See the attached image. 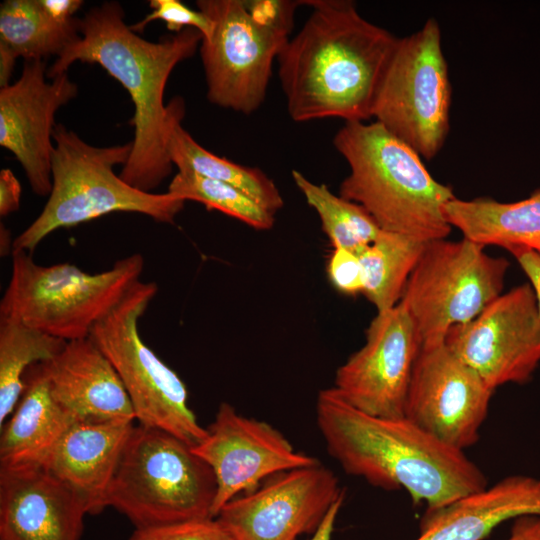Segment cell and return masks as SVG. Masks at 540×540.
I'll list each match as a JSON object with an SVG mask.
<instances>
[{
  "label": "cell",
  "mask_w": 540,
  "mask_h": 540,
  "mask_svg": "<svg viewBox=\"0 0 540 540\" xmlns=\"http://www.w3.org/2000/svg\"><path fill=\"white\" fill-rule=\"evenodd\" d=\"M312 12L277 61L295 122H366L399 38L365 19L350 0H307Z\"/></svg>",
  "instance_id": "obj_1"
},
{
  "label": "cell",
  "mask_w": 540,
  "mask_h": 540,
  "mask_svg": "<svg viewBox=\"0 0 540 540\" xmlns=\"http://www.w3.org/2000/svg\"><path fill=\"white\" fill-rule=\"evenodd\" d=\"M316 422L329 454L347 474L385 490H405L426 511L488 486L481 469L405 416L382 417L348 403L333 387L316 399Z\"/></svg>",
  "instance_id": "obj_2"
},
{
  "label": "cell",
  "mask_w": 540,
  "mask_h": 540,
  "mask_svg": "<svg viewBox=\"0 0 540 540\" xmlns=\"http://www.w3.org/2000/svg\"><path fill=\"white\" fill-rule=\"evenodd\" d=\"M77 30L79 37L57 56L47 78L66 73L76 61L96 63L127 90L134 104V136L119 176L136 189L152 192L173 167L166 149V83L176 65L194 55L202 35L187 28L159 42L147 41L125 23L116 1L90 9L77 20Z\"/></svg>",
  "instance_id": "obj_3"
},
{
  "label": "cell",
  "mask_w": 540,
  "mask_h": 540,
  "mask_svg": "<svg viewBox=\"0 0 540 540\" xmlns=\"http://www.w3.org/2000/svg\"><path fill=\"white\" fill-rule=\"evenodd\" d=\"M333 145L349 167L339 195L360 205L381 230L425 243L450 234L444 206L453 190L410 146L376 121L346 122Z\"/></svg>",
  "instance_id": "obj_4"
},
{
  "label": "cell",
  "mask_w": 540,
  "mask_h": 540,
  "mask_svg": "<svg viewBox=\"0 0 540 540\" xmlns=\"http://www.w3.org/2000/svg\"><path fill=\"white\" fill-rule=\"evenodd\" d=\"M52 189L39 216L14 240L12 252L32 253L49 234L115 212L139 213L161 223H174L185 200L166 193L145 192L113 171L131 152L125 145L95 147L62 124L53 132Z\"/></svg>",
  "instance_id": "obj_5"
},
{
  "label": "cell",
  "mask_w": 540,
  "mask_h": 540,
  "mask_svg": "<svg viewBox=\"0 0 540 540\" xmlns=\"http://www.w3.org/2000/svg\"><path fill=\"white\" fill-rule=\"evenodd\" d=\"M217 484L191 446L158 428L134 425L110 484L106 505L135 526L214 518Z\"/></svg>",
  "instance_id": "obj_6"
},
{
  "label": "cell",
  "mask_w": 540,
  "mask_h": 540,
  "mask_svg": "<svg viewBox=\"0 0 540 540\" xmlns=\"http://www.w3.org/2000/svg\"><path fill=\"white\" fill-rule=\"evenodd\" d=\"M214 23L200 56L209 101L251 114L263 103L272 67L290 39L296 8L303 1L198 0Z\"/></svg>",
  "instance_id": "obj_7"
},
{
  "label": "cell",
  "mask_w": 540,
  "mask_h": 540,
  "mask_svg": "<svg viewBox=\"0 0 540 540\" xmlns=\"http://www.w3.org/2000/svg\"><path fill=\"white\" fill-rule=\"evenodd\" d=\"M144 258L134 253L100 273L70 263L42 266L31 253L12 252L11 276L0 302V315L64 341L88 338L140 280Z\"/></svg>",
  "instance_id": "obj_8"
},
{
  "label": "cell",
  "mask_w": 540,
  "mask_h": 540,
  "mask_svg": "<svg viewBox=\"0 0 540 540\" xmlns=\"http://www.w3.org/2000/svg\"><path fill=\"white\" fill-rule=\"evenodd\" d=\"M157 291L155 282L137 281L89 337L117 371L138 424L162 429L194 447L206 437L207 428L190 409L184 382L139 332V320Z\"/></svg>",
  "instance_id": "obj_9"
},
{
  "label": "cell",
  "mask_w": 540,
  "mask_h": 540,
  "mask_svg": "<svg viewBox=\"0 0 540 540\" xmlns=\"http://www.w3.org/2000/svg\"><path fill=\"white\" fill-rule=\"evenodd\" d=\"M508 267L505 258L466 238L427 242L399 302L421 347L444 343L451 328L470 322L500 296Z\"/></svg>",
  "instance_id": "obj_10"
},
{
  "label": "cell",
  "mask_w": 540,
  "mask_h": 540,
  "mask_svg": "<svg viewBox=\"0 0 540 540\" xmlns=\"http://www.w3.org/2000/svg\"><path fill=\"white\" fill-rule=\"evenodd\" d=\"M451 83L439 23L429 18L399 38L377 91L372 117L423 159L434 158L450 129Z\"/></svg>",
  "instance_id": "obj_11"
},
{
  "label": "cell",
  "mask_w": 540,
  "mask_h": 540,
  "mask_svg": "<svg viewBox=\"0 0 540 540\" xmlns=\"http://www.w3.org/2000/svg\"><path fill=\"white\" fill-rule=\"evenodd\" d=\"M444 343L492 390L529 381L540 364V316L532 286L502 293L473 320L451 328Z\"/></svg>",
  "instance_id": "obj_12"
},
{
  "label": "cell",
  "mask_w": 540,
  "mask_h": 540,
  "mask_svg": "<svg viewBox=\"0 0 540 540\" xmlns=\"http://www.w3.org/2000/svg\"><path fill=\"white\" fill-rule=\"evenodd\" d=\"M343 496L337 476L318 462L270 476L226 503L215 518L233 540H296L314 534Z\"/></svg>",
  "instance_id": "obj_13"
},
{
  "label": "cell",
  "mask_w": 540,
  "mask_h": 540,
  "mask_svg": "<svg viewBox=\"0 0 540 540\" xmlns=\"http://www.w3.org/2000/svg\"><path fill=\"white\" fill-rule=\"evenodd\" d=\"M493 392L445 343L421 347L404 416L441 442L464 451L479 440Z\"/></svg>",
  "instance_id": "obj_14"
},
{
  "label": "cell",
  "mask_w": 540,
  "mask_h": 540,
  "mask_svg": "<svg viewBox=\"0 0 540 540\" xmlns=\"http://www.w3.org/2000/svg\"><path fill=\"white\" fill-rule=\"evenodd\" d=\"M420 349L417 329L401 303L377 312L364 345L337 369L333 388L363 412L403 417Z\"/></svg>",
  "instance_id": "obj_15"
},
{
  "label": "cell",
  "mask_w": 540,
  "mask_h": 540,
  "mask_svg": "<svg viewBox=\"0 0 540 540\" xmlns=\"http://www.w3.org/2000/svg\"><path fill=\"white\" fill-rule=\"evenodd\" d=\"M192 449L216 478L214 518L226 503L255 490L270 476L319 462L295 451L272 425L246 417L226 402L218 407L206 437Z\"/></svg>",
  "instance_id": "obj_16"
},
{
  "label": "cell",
  "mask_w": 540,
  "mask_h": 540,
  "mask_svg": "<svg viewBox=\"0 0 540 540\" xmlns=\"http://www.w3.org/2000/svg\"><path fill=\"white\" fill-rule=\"evenodd\" d=\"M46 77L42 59L25 61L20 78L0 89V145L13 153L39 196L52 189L55 113L78 92L67 72L49 82Z\"/></svg>",
  "instance_id": "obj_17"
},
{
  "label": "cell",
  "mask_w": 540,
  "mask_h": 540,
  "mask_svg": "<svg viewBox=\"0 0 540 540\" xmlns=\"http://www.w3.org/2000/svg\"><path fill=\"white\" fill-rule=\"evenodd\" d=\"M87 507L40 465L0 466V540H80Z\"/></svg>",
  "instance_id": "obj_18"
},
{
  "label": "cell",
  "mask_w": 540,
  "mask_h": 540,
  "mask_svg": "<svg viewBox=\"0 0 540 540\" xmlns=\"http://www.w3.org/2000/svg\"><path fill=\"white\" fill-rule=\"evenodd\" d=\"M42 366L54 399L75 421H136L117 371L90 337L68 341Z\"/></svg>",
  "instance_id": "obj_19"
},
{
  "label": "cell",
  "mask_w": 540,
  "mask_h": 540,
  "mask_svg": "<svg viewBox=\"0 0 540 540\" xmlns=\"http://www.w3.org/2000/svg\"><path fill=\"white\" fill-rule=\"evenodd\" d=\"M134 422L76 421L40 466L77 493L88 514H99Z\"/></svg>",
  "instance_id": "obj_20"
},
{
  "label": "cell",
  "mask_w": 540,
  "mask_h": 540,
  "mask_svg": "<svg viewBox=\"0 0 540 540\" xmlns=\"http://www.w3.org/2000/svg\"><path fill=\"white\" fill-rule=\"evenodd\" d=\"M526 515L540 516V478L511 475L426 511L415 540H484L505 521Z\"/></svg>",
  "instance_id": "obj_21"
},
{
  "label": "cell",
  "mask_w": 540,
  "mask_h": 540,
  "mask_svg": "<svg viewBox=\"0 0 540 540\" xmlns=\"http://www.w3.org/2000/svg\"><path fill=\"white\" fill-rule=\"evenodd\" d=\"M25 389L1 427L0 466L40 465L76 422L54 399L42 363L24 376Z\"/></svg>",
  "instance_id": "obj_22"
},
{
  "label": "cell",
  "mask_w": 540,
  "mask_h": 540,
  "mask_svg": "<svg viewBox=\"0 0 540 540\" xmlns=\"http://www.w3.org/2000/svg\"><path fill=\"white\" fill-rule=\"evenodd\" d=\"M184 113L182 98H173L167 104L166 149L170 161L178 170H190L229 184L273 214L283 207L284 202L277 186L260 169L218 156L196 142L181 124Z\"/></svg>",
  "instance_id": "obj_23"
},
{
  "label": "cell",
  "mask_w": 540,
  "mask_h": 540,
  "mask_svg": "<svg viewBox=\"0 0 540 540\" xmlns=\"http://www.w3.org/2000/svg\"><path fill=\"white\" fill-rule=\"evenodd\" d=\"M451 225L466 238L482 246L507 249L540 237V188L517 202H499L490 197L472 200L456 196L444 206Z\"/></svg>",
  "instance_id": "obj_24"
},
{
  "label": "cell",
  "mask_w": 540,
  "mask_h": 540,
  "mask_svg": "<svg viewBox=\"0 0 540 540\" xmlns=\"http://www.w3.org/2000/svg\"><path fill=\"white\" fill-rule=\"evenodd\" d=\"M78 37L77 25L56 24L43 12L38 0L4 1L0 6L1 88L10 84L18 57L30 61L58 56Z\"/></svg>",
  "instance_id": "obj_25"
},
{
  "label": "cell",
  "mask_w": 540,
  "mask_h": 540,
  "mask_svg": "<svg viewBox=\"0 0 540 540\" xmlns=\"http://www.w3.org/2000/svg\"><path fill=\"white\" fill-rule=\"evenodd\" d=\"M426 243L381 231L377 239L357 253L363 271V294L377 312L396 306Z\"/></svg>",
  "instance_id": "obj_26"
},
{
  "label": "cell",
  "mask_w": 540,
  "mask_h": 540,
  "mask_svg": "<svg viewBox=\"0 0 540 540\" xmlns=\"http://www.w3.org/2000/svg\"><path fill=\"white\" fill-rule=\"evenodd\" d=\"M66 343L17 318L0 315V427L24 392L28 369L54 358Z\"/></svg>",
  "instance_id": "obj_27"
},
{
  "label": "cell",
  "mask_w": 540,
  "mask_h": 540,
  "mask_svg": "<svg viewBox=\"0 0 540 540\" xmlns=\"http://www.w3.org/2000/svg\"><path fill=\"white\" fill-rule=\"evenodd\" d=\"M292 178L307 204L318 214L322 229L333 248L355 253L373 243L382 231L373 218L358 204L332 193L297 170Z\"/></svg>",
  "instance_id": "obj_28"
},
{
  "label": "cell",
  "mask_w": 540,
  "mask_h": 540,
  "mask_svg": "<svg viewBox=\"0 0 540 540\" xmlns=\"http://www.w3.org/2000/svg\"><path fill=\"white\" fill-rule=\"evenodd\" d=\"M167 192L185 201L199 202L258 230H268L274 224V214L241 190L190 170H178Z\"/></svg>",
  "instance_id": "obj_29"
},
{
  "label": "cell",
  "mask_w": 540,
  "mask_h": 540,
  "mask_svg": "<svg viewBox=\"0 0 540 540\" xmlns=\"http://www.w3.org/2000/svg\"><path fill=\"white\" fill-rule=\"evenodd\" d=\"M151 12L142 20L130 26L134 32H141L152 21L160 20L168 30L179 33L187 28L196 29L202 39L211 37L214 23L202 11L193 10L179 0H151Z\"/></svg>",
  "instance_id": "obj_30"
},
{
  "label": "cell",
  "mask_w": 540,
  "mask_h": 540,
  "mask_svg": "<svg viewBox=\"0 0 540 540\" xmlns=\"http://www.w3.org/2000/svg\"><path fill=\"white\" fill-rule=\"evenodd\" d=\"M127 540H233L216 518L135 528Z\"/></svg>",
  "instance_id": "obj_31"
},
{
  "label": "cell",
  "mask_w": 540,
  "mask_h": 540,
  "mask_svg": "<svg viewBox=\"0 0 540 540\" xmlns=\"http://www.w3.org/2000/svg\"><path fill=\"white\" fill-rule=\"evenodd\" d=\"M327 273L338 291L349 295L363 293V271L357 253L345 248H333Z\"/></svg>",
  "instance_id": "obj_32"
},
{
  "label": "cell",
  "mask_w": 540,
  "mask_h": 540,
  "mask_svg": "<svg viewBox=\"0 0 540 540\" xmlns=\"http://www.w3.org/2000/svg\"><path fill=\"white\" fill-rule=\"evenodd\" d=\"M530 280L535 293L538 314L540 316V255L525 245H514L507 248Z\"/></svg>",
  "instance_id": "obj_33"
},
{
  "label": "cell",
  "mask_w": 540,
  "mask_h": 540,
  "mask_svg": "<svg viewBox=\"0 0 540 540\" xmlns=\"http://www.w3.org/2000/svg\"><path fill=\"white\" fill-rule=\"evenodd\" d=\"M43 12L56 24L65 27L77 25L73 15L83 5L81 0H38Z\"/></svg>",
  "instance_id": "obj_34"
},
{
  "label": "cell",
  "mask_w": 540,
  "mask_h": 540,
  "mask_svg": "<svg viewBox=\"0 0 540 540\" xmlns=\"http://www.w3.org/2000/svg\"><path fill=\"white\" fill-rule=\"evenodd\" d=\"M21 185L10 169L0 171V215L7 216L20 207Z\"/></svg>",
  "instance_id": "obj_35"
},
{
  "label": "cell",
  "mask_w": 540,
  "mask_h": 540,
  "mask_svg": "<svg viewBox=\"0 0 540 540\" xmlns=\"http://www.w3.org/2000/svg\"><path fill=\"white\" fill-rule=\"evenodd\" d=\"M506 540H540V516L526 515L514 519Z\"/></svg>",
  "instance_id": "obj_36"
},
{
  "label": "cell",
  "mask_w": 540,
  "mask_h": 540,
  "mask_svg": "<svg viewBox=\"0 0 540 540\" xmlns=\"http://www.w3.org/2000/svg\"><path fill=\"white\" fill-rule=\"evenodd\" d=\"M344 497L338 499L330 508L322 523L309 540H332L335 522L342 507Z\"/></svg>",
  "instance_id": "obj_37"
},
{
  "label": "cell",
  "mask_w": 540,
  "mask_h": 540,
  "mask_svg": "<svg viewBox=\"0 0 540 540\" xmlns=\"http://www.w3.org/2000/svg\"><path fill=\"white\" fill-rule=\"evenodd\" d=\"M523 245L528 246L535 250L540 255V237L527 241Z\"/></svg>",
  "instance_id": "obj_38"
}]
</instances>
